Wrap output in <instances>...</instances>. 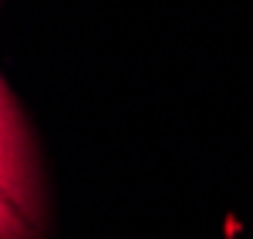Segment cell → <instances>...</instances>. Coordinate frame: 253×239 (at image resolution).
<instances>
[{
  "instance_id": "6da1fadb",
  "label": "cell",
  "mask_w": 253,
  "mask_h": 239,
  "mask_svg": "<svg viewBox=\"0 0 253 239\" xmlns=\"http://www.w3.org/2000/svg\"><path fill=\"white\" fill-rule=\"evenodd\" d=\"M0 189L27 212V219L44 226V189H41L38 152L27 132L10 88L0 78Z\"/></svg>"
},
{
  "instance_id": "7a4b0ae2",
  "label": "cell",
  "mask_w": 253,
  "mask_h": 239,
  "mask_svg": "<svg viewBox=\"0 0 253 239\" xmlns=\"http://www.w3.org/2000/svg\"><path fill=\"white\" fill-rule=\"evenodd\" d=\"M41 226L27 219V212L0 189V239H38Z\"/></svg>"
}]
</instances>
